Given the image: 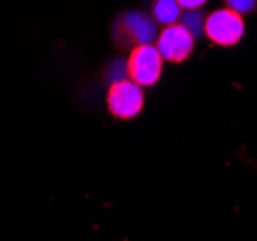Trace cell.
I'll use <instances>...</instances> for the list:
<instances>
[{"mask_svg": "<svg viewBox=\"0 0 257 241\" xmlns=\"http://www.w3.org/2000/svg\"><path fill=\"white\" fill-rule=\"evenodd\" d=\"M106 108L118 120H132L143 110V89L132 79H118L106 93Z\"/></svg>", "mask_w": 257, "mask_h": 241, "instance_id": "obj_2", "label": "cell"}, {"mask_svg": "<svg viewBox=\"0 0 257 241\" xmlns=\"http://www.w3.org/2000/svg\"><path fill=\"white\" fill-rule=\"evenodd\" d=\"M244 31L245 24L242 14H238L228 6L209 14L205 18V26H203L205 37L219 47H234L244 37Z\"/></svg>", "mask_w": 257, "mask_h": 241, "instance_id": "obj_1", "label": "cell"}, {"mask_svg": "<svg viewBox=\"0 0 257 241\" xmlns=\"http://www.w3.org/2000/svg\"><path fill=\"white\" fill-rule=\"evenodd\" d=\"M226 2V6L232 8V10H236L238 14H251L255 10L257 2L255 0H224Z\"/></svg>", "mask_w": 257, "mask_h": 241, "instance_id": "obj_8", "label": "cell"}, {"mask_svg": "<svg viewBox=\"0 0 257 241\" xmlns=\"http://www.w3.org/2000/svg\"><path fill=\"white\" fill-rule=\"evenodd\" d=\"M124 27L128 29V37L138 45H145L155 37V22L143 14H128L124 18Z\"/></svg>", "mask_w": 257, "mask_h": 241, "instance_id": "obj_5", "label": "cell"}, {"mask_svg": "<svg viewBox=\"0 0 257 241\" xmlns=\"http://www.w3.org/2000/svg\"><path fill=\"white\" fill-rule=\"evenodd\" d=\"M199 20H203V16L197 12V10H190L188 16H184V26L188 27L193 35H199L201 29H203V26H205V22L199 24Z\"/></svg>", "mask_w": 257, "mask_h": 241, "instance_id": "obj_7", "label": "cell"}, {"mask_svg": "<svg viewBox=\"0 0 257 241\" xmlns=\"http://www.w3.org/2000/svg\"><path fill=\"white\" fill-rule=\"evenodd\" d=\"M176 2L180 4V8H184V10H199L207 0H176Z\"/></svg>", "mask_w": 257, "mask_h": 241, "instance_id": "obj_9", "label": "cell"}, {"mask_svg": "<svg viewBox=\"0 0 257 241\" xmlns=\"http://www.w3.org/2000/svg\"><path fill=\"white\" fill-rule=\"evenodd\" d=\"M163 56L157 47L145 43V45H138L134 47V51L128 58V76L132 81H136L142 87H151L155 85L161 74H163Z\"/></svg>", "mask_w": 257, "mask_h": 241, "instance_id": "obj_3", "label": "cell"}, {"mask_svg": "<svg viewBox=\"0 0 257 241\" xmlns=\"http://www.w3.org/2000/svg\"><path fill=\"white\" fill-rule=\"evenodd\" d=\"M195 35L184 24H170L157 39V49L161 56L172 64L186 62L193 52Z\"/></svg>", "mask_w": 257, "mask_h": 241, "instance_id": "obj_4", "label": "cell"}, {"mask_svg": "<svg viewBox=\"0 0 257 241\" xmlns=\"http://www.w3.org/2000/svg\"><path fill=\"white\" fill-rule=\"evenodd\" d=\"M153 16L159 24H176L178 16H180V4L176 0H157L153 6Z\"/></svg>", "mask_w": 257, "mask_h": 241, "instance_id": "obj_6", "label": "cell"}]
</instances>
